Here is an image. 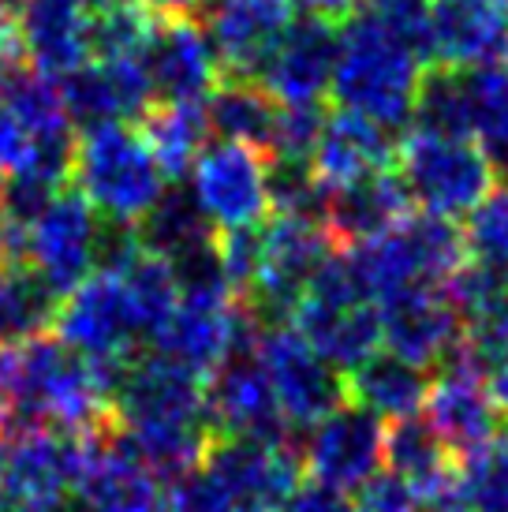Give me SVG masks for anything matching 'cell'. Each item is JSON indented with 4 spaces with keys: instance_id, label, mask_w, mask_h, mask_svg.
Instances as JSON below:
<instances>
[{
    "instance_id": "38",
    "label": "cell",
    "mask_w": 508,
    "mask_h": 512,
    "mask_svg": "<svg viewBox=\"0 0 508 512\" xmlns=\"http://www.w3.org/2000/svg\"><path fill=\"white\" fill-rule=\"evenodd\" d=\"M460 498L467 512H508V427L460 460Z\"/></svg>"
},
{
    "instance_id": "21",
    "label": "cell",
    "mask_w": 508,
    "mask_h": 512,
    "mask_svg": "<svg viewBox=\"0 0 508 512\" xmlns=\"http://www.w3.org/2000/svg\"><path fill=\"white\" fill-rule=\"evenodd\" d=\"M71 128L94 131L109 124H131L154 109V86L142 57L86 60L83 68L57 79Z\"/></svg>"
},
{
    "instance_id": "48",
    "label": "cell",
    "mask_w": 508,
    "mask_h": 512,
    "mask_svg": "<svg viewBox=\"0 0 508 512\" xmlns=\"http://www.w3.org/2000/svg\"><path fill=\"white\" fill-rule=\"evenodd\" d=\"M75 8H83L86 15H98L105 12V8H113V4H120V0H71Z\"/></svg>"
},
{
    "instance_id": "37",
    "label": "cell",
    "mask_w": 508,
    "mask_h": 512,
    "mask_svg": "<svg viewBox=\"0 0 508 512\" xmlns=\"http://www.w3.org/2000/svg\"><path fill=\"white\" fill-rule=\"evenodd\" d=\"M161 15L142 0H120L105 12L90 15V53L94 60H131L154 38Z\"/></svg>"
},
{
    "instance_id": "23",
    "label": "cell",
    "mask_w": 508,
    "mask_h": 512,
    "mask_svg": "<svg viewBox=\"0 0 508 512\" xmlns=\"http://www.w3.org/2000/svg\"><path fill=\"white\" fill-rule=\"evenodd\" d=\"M337 45L340 27L303 15L273 49L258 83L266 86L277 105H322V98L333 90Z\"/></svg>"
},
{
    "instance_id": "51",
    "label": "cell",
    "mask_w": 508,
    "mask_h": 512,
    "mask_svg": "<svg viewBox=\"0 0 508 512\" xmlns=\"http://www.w3.org/2000/svg\"><path fill=\"white\" fill-rule=\"evenodd\" d=\"M4 68H8V60H4V57H0V72H4Z\"/></svg>"
},
{
    "instance_id": "44",
    "label": "cell",
    "mask_w": 508,
    "mask_h": 512,
    "mask_svg": "<svg viewBox=\"0 0 508 512\" xmlns=\"http://www.w3.org/2000/svg\"><path fill=\"white\" fill-rule=\"evenodd\" d=\"M296 4H303L307 15H314V19H325V23H333V27H344L367 0H296Z\"/></svg>"
},
{
    "instance_id": "34",
    "label": "cell",
    "mask_w": 508,
    "mask_h": 512,
    "mask_svg": "<svg viewBox=\"0 0 508 512\" xmlns=\"http://www.w3.org/2000/svg\"><path fill=\"white\" fill-rule=\"evenodd\" d=\"M467 101V139L490 161L494 176H508V64L460 68Z\"/></svg>"
},
{
    "instance_id": "29",
    "label": "cell",
    "mask_w": 508,
    "mask_h": 512,
    "mask_svg": "<svg viewBox=\"0 0 508 512\" xmlns=\"http://www.w3.org/2000/svg\"><path fill=\"white\" fill-rule=\"evenodd\" d=\"M430 382H434L430 370L415 367L393 352H378L355 374H348V400L363 404L381 423H400L426 408Z\"/></svg>"
},
{
    "instance_id": "2",
    "label": "cell",
    "mask_w": 508,
    "mask_h": 512,
    "mask_svg": "<svg viewBox=\"0 0 508 512\" xmlns=\"http://www.w3.org/2000/svg\"><path fill=\"white\" fill-rule=\"evenodd\" d=\"M303 486L296 445L213 438L206 460L184 483L169 486L172 512H281Z\"/></svg>"
},
{
    "instance_id": "26",
    "label": "cell",
    "mask_w": 508,
    "mask_h": 512,
    "mask_svg": "<svg viewBox=\"0 0 508 512\" xmlns=\"http://www.w3.org/2000/svg\"><path fill=\"white\" fill-rule=\"evenodd\" d=\"M23 60L49 79L83 68L90 53V15L71 0H12Z\"/></svg>"
},
{
    "instance_id": "41",
    "label": "cell",
    "mask_w": 508,
    "mask_h": 512,
    "mask_svg": "<svg viewBox=\"0 0 508 512\" xmlns=\"http://www.w3.org/2000/svg\"><path fill=\"white\" fill-rule=\"evenodd\" d=\"M415 505V494L385 468L352 494V512H415Z\"/></svg>"
},
{
    "instance_id": "31",
    "label": "cell",
    "mask_w": 508,
    "mask_h": 512,
    "mask_svg": "<svg viewBox=\"0 0 508 512\" xmlns=\"http://www.w3.org/2000/svg\"><path fill=\"white\" fill-rule=\"evenodd\" d=\"M0 101L15 113V120L27 128L34 146H64L75 143V128L68 120L57 79L30 68L27 60L8 64L0 72Z\"/></svg>"
},
{
    "instance_id": "49",
    "label": "cell",
    "mask_w": 508,
    "mask_h": 512,
    "mask_svg": "<svg viewBox=\"0 0 508 512\" xmlns=\"http://www.w3.org/2000/svg\"><path fill=\"white\" fill-rule=\"evenodd\" d=\"M8 262V221H4V210H0V266Z\"/></svg>"
},
{
    "instance_id": "32",
    "label": "cell",
    "mask_w": 508,
    "mask_h": 512,
    "mask_svg": "<svg viewBox=\"0 0 508 512\" xmlns=\"http://www.w3.org/2000/svg\"><path fill=\"white\" fill-rule=\"evenodd\" d=\"M206 116H210V131L225 143H243L269 154L281 105L269 98V90L258 79H221L206 98Z\"/></svg>"
},
{
    "instance_id": "27",
    "label": "cell",
    "mask_w": 508,
    "mask_h": 512,
    "mask_svg": "<svg viewBox=\"0 0 508 512\" xmlns=\"http://www.w3.org/2000/svg\"><path fill=\"white\" fill-rule=\"evenodd\" d=\"M385 471H393L415 501H438L460 490V460L434 434L426 415L385 423Z\"/></svg>"
},
{
    "instance_id": "15",
    "label": "cell",
    "mask_w": 508,
    "mask_h": 512,
    "mask_svg": "<svg viewBox=\"0 0 508 512\" xmlns=\"http://www.w3.org/2000/svg\"><path fill=\"white\" fill-rule=\"evenodd\" d=\"M53 333L86 359H131L146 344L127 288L116 273H94L71 296H64Z\"/></svg>"
},
{
    "instance_id": "36",
    "label": "cell",
    "mask_w": 508,
    "mask_h": 512,
    "mask_svg": "<svg viewBox=\"0 0 508 512\" xmlns=\"http://www.w3.org/2000/svg\"><path fill=\"white\" fill-rule=\"evenodd\" d=\"M116 277L124 281L127 299L135 307L142 341H154L157 333L165 329V322L172 318V311L180 307V285H176L172 266L165 258L150 255V251H139L135 262L124 273H116Z\"/></svg>"
},
{
    "instance_id": "42",
    "label": "cell",
    "mask_w": 508,
    "mask_h": 512,
    "mask_svg": "<svg viewBox=\"0 0 508 512\" xmlns=\"http://www.w3.org/2000/svg\"><path fill=\"white\" fill-rule=\"evenodd\" d=\"M34 139L27 135V128L15 120V113L0 101V180H8L15 172L27 169Z\"/></svg>"
},
{
    "instance_id": "35",
    "label": "cell",
    "mask_w": 508,
    "mask_h": 512,
    "mask_svg": "<svg viewBox=\"0 0 508 512\" xmlns=\"http://www.w3.org/2000/svg\"><path fill=\"white\" fill-rule=\"evenodd\" d=\"M139 131L154 150L157 165H161L169 184H184L195 169L198 154L206 150V139L213 135L206 101L202 105H165V101H157L154 109L142 116Z\"/></svg>"
},
{
    "instance_id": "12",
    "label": "cell",
    "mask_w": 508,
    "mask_h": 512,
    "mask_svg": "<svg viewBox=\"0 0 508 512\" xmlns=\"http://www.w3.org/2000/svg\"><path fill=\"white\" fill-rule=\"evenodd\" d=\"M98 236L101 214L86 202V195H79L75 187H64L45 206V214L30 225L15 258L30 262L64 299L98 273Z\"/></svg>"
},
{
    "instance_id": "33",
    "label": "cell",
    "mask_w": 508,
    "mask_h": 512,
    "mask_svg": "<svg viewBox=\"0 0 508 512\" xmlns=\"http://www.w3.org/2000/svg\"><path fill=\"white\" fill-rule=\"evenodd\" d=\"M139 243L142 251L165 258V262H180V258L195 255L202 247H210L217 240V228L206 221V214L198 210L195 195L187 184H169L165 195L154 202V210L142 217L139 225Z\"/></svg>"
},
{
    "instance_id": "28",
    "label": "cell",
    "mask_w": 508,
    "mask_h": 512,
    "mask_svg": "<svg viewBox=\"0 0 508 512\" xmlns=\"http://www.w3.org/2000/svg\"><path fill=\"white\" fill-rule=\"evenodd\" d=\"M408 214L411 195L404 180H400L396 165L363 180V184L322 195V225L329 228V236L337 240V247H355V243L385 232L396 221H404Z\"/></svg>"
},
{
    "instance_id": "1",
    "label": "cell",
    "mask_w": 508,
    "mask_h": 512,
    "mask_svg": "<svg viewBox=\"0 0 508 512\" xmlns=\"http://www.w3.org/2000/svg\"><path fill=\"white\" fill-rule=\"evenodd\" d=\"M430 64L411 53L367 4L340 27L333 98L337 109L367 116L370 124L393 131L411 128L419 86Z\"/></svg>"
},
{
    "instance_id": "9",
    "label": "cell",
    "mask_w": 508,
    "mask_h": 512,
    "mask_svg": "<svg viewBox=\"0 0 508 512\" xmlns=\"http://www.w3.org/2000/svg\"><path fill=\"white\" fill-rule=\"evenodd\" d=\"M254 348L292 434H307L348 400V378L329 367L292 322L262 326Z\"/></svg>"
},
{
    "instance_id": "17",
    "label": "cell",
    "mask_w": 508,
    "mask_h": 512,
    "mask_svg": "<svg viewBox=\"0 0 508 512\" xmlns=\"http://www.w3.org/2000/svg\"><path fill=\"white\" fill-rule=\"evenodd\" d=\"M86 464V434L38 430L12 441L0 512H38L68 501Z\"/></svg>"
},
{
    "instance_id": "4",
    "label": "cell",
    "mask_w": 508,
    "mask_h": 512,
    "mask_svg": "<svg viewBox=\"0 0 508 512\" xmlns=\"http://www.w3.org/2000/svg\"><path fill=\"white\" fill-rule=\"evenodd\" d=\"M292 326L344 378L381 352L378 303L363 288L352 258L344 251H337L314 273L311 288L292 311Z\"/></svg>"
},
{
    "instance_id": "46",
    "label": "cell",
    "mask_w": 508,
    "mask_h": 512,
    "mask_svg": "<svg viewBox=\"0 0 508 512\" xmlns=\"http://www.w3.org/2000/svg\"><path fill=\"white\" fill-rule=\"evenodd\" d=\"M490 393H494L497 408L508 412V359L501 367H494V374H490Z\"/></svg>"
},
{
    "instance_id": "25",
    "label": "cell",
    "mask_w": 508,
    "mask_h": 512,
    "mask_svg": "<svg viewBox=\"0 0 508 512\" xmlns=\"http://www.w3.org/2000/svg\"><path fill=\"white\" fill-rule=\"evenodd\" d=\"M434 64H508V0H430Z\"/></svg>"
},
{
    "instance_id": "19",
    "label": "cell",
    "mask_w": 508,
    "mask_h": 512,
    "mask_svg": "<svg viewBox=\"0 0 508 512\" xmlns=\"http://www.w3.org/2000/svg\"><path fill=\"white\" fill-rule=\"evenodd\" d=\"M142 64L154 101L165 105H202L225 79L210 34L198 27L195 15H161L154 38L142 49Z\"/></svg>"
},
{
    "instance_id": "39",
    "label": "cell",
    "mask_w": 508,
    "mask_h": 512,
    "mask_svg": "<svg viewBox=\"0 0 508 512\" xmlns=\"http://www.w3.org/2000/svg\"><path fill=\"white\" fill-rule=\"evenodd\" d=\"M464 240H467V255L475 258V262L508 273V184L494 187L471 210Z\"/></svg>"
},
{
    "instance_id": "52",
    "label": "cell",
    "mask_w": 508,
    "mask_h": 512,
    "mask_svg": "<svg viewBox=\"0 0 508 512\" xmlns=\"http://www.w3.org/2000/svg\"><path fill=\"white\" fill-rule=\"evenodd\" d=\"M161 512H172V509H169V501H165V509H161Z\"/></svg>"
},
{
    "instance_id": "5",
    "label": "cell",
    "mask_w": 508,
    "mask_h": 512,
    "mask_svg": "<svg viewBox=\"0 0 508 512\" xmlns=\"http://www.w3.org/2000/svg\"><path fill=\"white\" fill-rule=\"evenodd\" d=\"M71 180L101 217L124 225H139L169 187L150 143L131 124L83 131L75 143Z\"/></svg>"
},
{
    "instance_id": "22",
    "label": "cell",
    "mask_w": 508,
    "mask_h": 512,
    "mask_svg": "<svg viewBox=\"0 0 508 512\" xmlns=\"http://www.w3.org/2000/svg\"><path fill=\"white\" fill-rule=\"evenodd\" d=\"M381 344L385 352L408 359L415 367H438L464 337V318L445 288H408L378 299Z\"/></svg>"
},
{
    "instance_id": "43",
    "label": "cell",
    "mask_w": 508,
    "mask_h": 512,
    "mask_svg": "<svg viewBox=\"0 0 508 512\" xmlns=\"http://www.w3.org/2000/svg\"><path fill=\"white\" fill-rule=\"evenodd\" d=\"M281 512H352V498H344L337 490H325L318 483H303L284 501Z\"/></svg>"
},
{
    "instance_id": "30",
    "label": "cell",
    "mask_w": 508,
    "mask_h": 512,
    "mask_svg": "<svg viewBox=\"0 0 508 512\" xmlns=\"http://www.w3.org/2000/svg\"><path fill=\"white\" fill-rule=\"evenodd\" d=\"M64 299L49 288L30 262L8 258L0 266V348H15L34 337H45L57 326Z\"/></svg>"
},
{
    "instance_id": "10",
    "label": "cell",
    "mask_w": 508,
    "mask_h": 512,
    "mask_svg": "<svg viewBox=\"0 0 508 512\" xmlns=\"http://www.w3.org/2000/svg\"><path fill=\"white\" fill-rule=\"evenodd\" d=\"M423 412L426 423L449 445V453L456 460L475 456L505 430L501 427L505 412L497 408L494 393H490V370L475 359V352L464 344V337L438 363V374L430 382V397H426Z\"/></svg>"
},
{
    "instance_id": "45",
    "label": "cell",
    "mask_w": 508,
    "mask_h": 512,
    "mask_svg": "<svg viewBox=\"0 0 508 512\" xmlns=\"http://www.w3.org/2000/svg\"><path fill=\"white\" fill-rule=\"evenodd\" d=\"M146 8H154L157 15H195L206 8V0H142Z\"/></svg>"
},
{
    "instance_id": "20",
    "label": "cell",
    "mask_w": 508,
    "mask_h": 512,
    "mask_svg": "<svg viewBox=\"0 0 508 512\" xmlns=\"http://www.w3.org/2000/svg\"><path fill=\"white\" fill-rule=\"evenodd\" d=\"M206 34L225 79H258L296 23V0H206Z\"/></svg>"
},
{
    "instance_id": "18",
    "label": "cell",
    "mask_w": 508,
    "mask_h": 512,
    "mask_svg": "<svg viewBox=\"0 0 508 512\" xmlns=\"http://www.w3.org/2000/svg\"><path fill=\"white\" fill-rule=\"evenodd\" d=\"M254 329L258 322L240 299H180L165 329L150 341V352L206 382Z\"/></svg>"
},
{
    "instance_id": "3",
    "label": "cell",
    "mask_w": 508,
    "mask_h": 512,
    "mask_svg": "<svg viewBox=\"0 0 508 512\" xmlns=\"http://www.w3.org/2000/svg\"><path fill=\"white\" fill-rule=\"evenodd\" d=\"M340 251L352 258L374 303L408 288H445L471 258L464 232L430 214H408L378 236Z\"/></svg>"
},
{
    "instance_id": "16",
    "label": "cell",
    "mask_w": 508,
    "mask_h": 512,
    "mask_svg": "<svg viewBox=\"0 0 508 512\" xmlns=\"http://www.w3.org/2000/svg\"><path fill=\"white\" fill-rule=\"evenodd\" d=\"M169 490L131 449L120 419L86 434V464L75 501L86 512H161Z\"/></svg>"
},
{
    "instance_id": "8",
    "label": "cell",
    "mask_w": 508,
    "mask_h": 512,
    "mask_svg": "<svg viewBox=\"0 0 508 512\" xmlns=\"http://www.w3.org/2000/svg\"><path fill=\"white\" fill-rule=\"evenodd\" d=\"M258 329L247 333L225 356V363L206 378V419H210L213 438L296 445V434L284 423L281 404L273 397V385L254 348Z\"/></svg>"
},
{
    "instance_id": "13",
    "label": "cell",
    "mask_w": 508,
    "mask_h": 512,
    "mask_svg": "<svg viewBox=\"0 0 508 512\" xmlns=\"http://www.w3.org/2000/svg\"><path fill=\"white\" fill-rule=\"evenodd\" d=\"M299 460L311 483L352 498L385 464V423L363 404L344 400L337 412L303 434Z\"/></svg>"
},
{
    "instance_id": "24",
    "label": "cell",
    "mask_w": 508,
    "mask_h": 512,
    "mask_svg": "<svg viewBox=\"0 0 508 512\" xmlns=\"http://www.w3.org/2000/svg\"><path fill=\"white\" fill-rule=\"evenodd\" d=\"M393 165L396 143L389 131L370 124L367 116L348 113V109L325 113L322 135H318V146L311 154V176L322 195L363 184V180L393 169Z\"/></svg>"
},
{
    "instance_id": "6",
    "label": "cell",
    "mask_w": 508,
    "mask_h": 512,
    "mask_svg": "<svg viewBox=\"0 0 508 512\" xmlns=\"http://www.w3.org/2000/svg\"><path fill=\"white\" fill-rule=\"evenodd\" d=\"M396 172L408 187L411 206L441 221L471 217V210L494 191V169L482 150L471 139L452 135L411 128L396 143Z\"/></svg>"
},
{
    "instance_id": "11",
    "label": "cell",
    "mask_w": 508,
    "mask_h": 512,
    "mask_svg": "<svg viewBox=\"0 0 508 512\" xmlns=\"http://www.w3.org/2000/svg\"><path fill=\"white\" fill-rule=\"evenodd\" d=\"M191 195L217 232L266 225L273 214L269 195V154L243 143L217 139L198 154L191 169Z\"/></svg>"
},
{
    "instance_id": "7",
    "label": "cell",
    "mask_w": 508,
    "mask_h": 512,
    "mask_svg": "<svg viewBox=\"0 0 508 512\" xmlns=\"http://www.w3.org/2000/svg\"><path fill=\"white\" fill-rule=\"evenodd\" d=\"M340 247L318 217L303 214H273L262 225L258 247V273L243 299L258 326H281L292 322L303 292L311 288L314 273L322 270Z\"/></svg>"
},
{
    "instance_id": "40",
    "label": "cell",
    "mask_w": 508,
    "mask_h": 512,
    "mask_svg": "<svg viewBox=\"0 0 508 512\" xmlns=\"http://www.w3.org/2000/svg\"><path fill=\"white\" fill-rule=\"evenodd\" d=\"M367 8L408 45L423 64H434V30H430V0H367Z\"/></svg>"
},
{
    "instance_id": "14",
    "label": "cell",
    "mask_w": 508,
    "mask_h": 512,
    "mask_svg": "<svg viewBox=\"0 0 508 512\" xmlns=\"http://www.w3.org/2000/svg\"><path fill=\"white\" fill-rule=\"evenodd\" d=\"M113 408L124 430H210L206 382L165 363L154 352H139L127 359Z\"/></svg>"
},
{
    "instance_id": "47",
    "label": "cell",
    "mask_w": 508,
    "mask_h": 512,
    "mask_svg": "<svg viewBox=\"0 0 508 512\" xmlns=\"http://www.w3.org/2000/svg\"><path fill=\"white\" fill-rule=\"evenodd\" d=\"M415 512H467L464 509V498H460V490L449 494V498H438V501H419Z\"/></svg>"
},
{
    "instance_id": "50",
    "label": "cell",
    "mask_w": 508,
    "mask_h": 512,
    "mask_svg": "<svg viewBox=\"0 0 508 512\" xmlns=\"http://www.w3.org/2000/svg\"><path fill=\"white\" fill-rule=\"evenodd\" d=\"M8 453H12V449H8V441L0 438V490H4V471H8Z\"/></svg>"
}]
</instances>
